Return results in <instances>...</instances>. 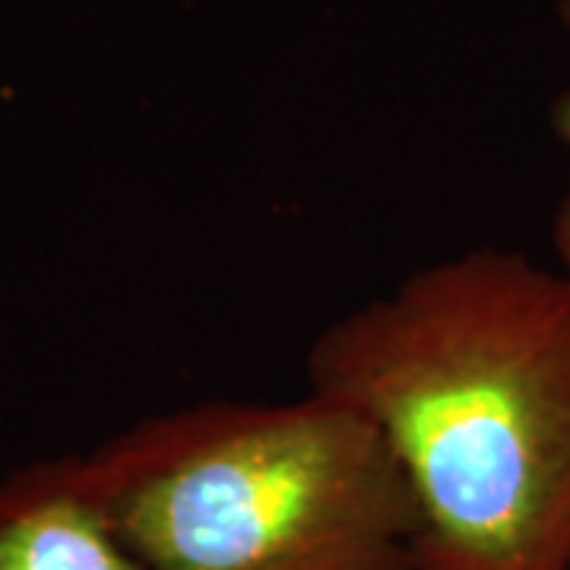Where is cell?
<instances>
[{
	"instance_id": "6da1fadb",
	"label": "cell",
	"mask_w": 570,
	"mask_h": 570,
	"mask_svg": "<svg viewBox=\"0 0 570 570\" xmlns=\"http://www.w3.org/2000/svg\"><path fill=\"white\" fill-rule=\"evenodd\" d=\"M307 393L374 428L406 479L415 570H564L570 285L501 247L409 273L307 352Z\"/></svg>"
},
{
	"instance_id": "7a4b0ae2",
	"label": "cell",
	"mask_w": 570,
	"mask_h": 570,
	"mask_svg": "<svg viewBox=\"0 0 570 570\" xmlns=\"http://www.w3.org/2000/svg\"><path fill=\"white\" fill-rule=\"evenodd\" d=\"M82 469L149 570H415L419 517L384 438L314 393L159 412Z\"/></svg>"
},
{
	"instance_id": "3957f363",
	"label": "cell",
	"mask_w": 570,
	"mask_h": 570,
	"mask_svg": "<svg viewBox=\"0 0 570 570\" xmlns=\"http://www.w3.org/2000/svg\"><path fill=\"white\" fill-rule=\"evenodd\" d=\"M0 570L149 568L108 523L82 456H55L0 479Z\"/></svg>"
},
{
	"instance_id": "277c9868",
	"label": "cell",
	"mask_w": 570,
	"mask_h": 570,
	"mask_svg": "<svg viewBox=\"0 0 570 570\" xmlns=\"http://www.w3.org/2000/svg\"><path fill=\"white\" fill-rule=\"evenodd\" d=\"M551 124H554V137L561 140V146L568 149L570 156V89L554 102V108H551ZM551 245H554L558 261H561V276H564L570 285V184L568 194H564L561 204H558V213H554Z\"/></svg>"
},
{
	"instance_id": "5b68a950",
	"label": "cell",
	"mask_w": 570,
	"mask_h": 570,
	"mask_svg": "<svg viewBox=\"0 0 570 570\" xmlns=\"http://www.w3.org/2000/svg\"><path fill=\"white\" fill-rule=\"evenodd\" d=\"M558 17L570 29V0H558Z\"/></svg>"
},
{
	"instance_id": "8992f818",
	"label": "cell",
	"mask_w": 570,
	"mask_h": 570,
	"mask_svg": "<svg viewBox=\"0 0 570 570\" xmlns=\"http://www.w3.org/2000/svg\"><path fill=\"white\" fill-rule=\"evenodd\" d=\"M564 570H570V558H568V568H564Z\"/></svg>"
}]
</instances>
